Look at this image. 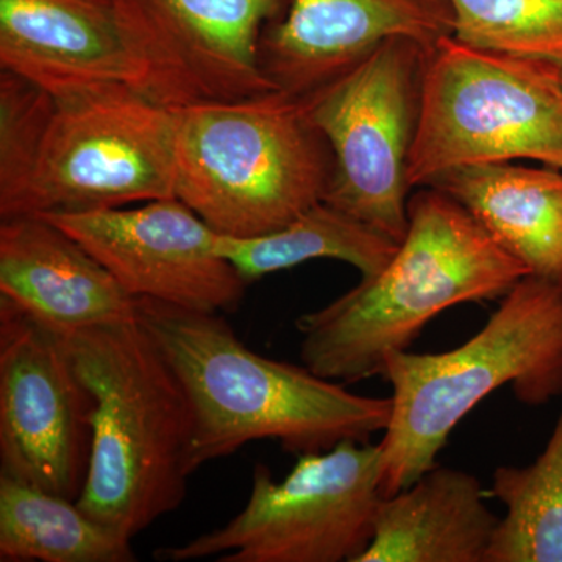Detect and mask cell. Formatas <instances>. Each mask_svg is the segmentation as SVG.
Segmentation results:
<instances>
[{
    "mask_svg": "<svg viewBox=\"0 0 562 562\" xmlns=\"http://www.w3.org/2000/svg\"><path fill=\"white\" fill-rule=\"evenodd\" d=\"M136 319L177 376L194 414L188 469L272 439L284 452H325L386 430L391 397L346 390L312 369L250 350L217 313L136 299Z\"/></svg>",
    "mask_w": 562,
    "mask_h": 562,
    "instance_id": "obj_1",
    "label": "cell"
},
{
    "mask_svg": "<svg viewBox=\"0 0 562 562\" xmlns=\"http://www.w3.org/2000/svg\"><path fill=\"white\" fill-rule=\"evenodd\" d=\"M408 232L386 268L302 314L303 364L342 384L383 376L392 351L408 350L428 322L461 303L502 299L528 276L452 195L422 187Z\"/></svg>",
    "mask_w": 562,
    "mask_h": 562,
    "instance_id": "obj_2",
    "label": "cell"
},
{
    "mask_svg": "<svg viewBox=\"0 0 562 562\" xmlns=\"http://www.w3.org/2000/svg\"><path fill=\"white\" fill-rule=\"evenodd\" d=\"M60 335L92 398L90 464L77 505L133 541L187 497L190 397L138 319Z\"/></svg>",
    "mask_w": 562,
    "mask_h": 562,
    "instance_id": "obj_3",
    "label": "cell"
},
{
    "mask_svg": "<svg viewBox=\"0 0 562 562\" xmlns=\"http://www.w3.org/2000/svg\"><path fill=\"white\" fill-rule=\"evenodd\" d=\"M392 412L380 441L383 497L435 468L454 427L512 384L524 405L562 395V286L527 276L503 295L486 325L442 353L392 351L384 362Z\"/></svg>",
    "mask_w": 562,
    "mask_h": 562,
    "instance_id": "obj_4",
    "label": "cell"
},
{
    "mask_svg": "<svg viewBox=\"0 0 562 562\" xmlns=\"http://www.w3.org/2000/svg\"><path fill=\"white\" fill-rule=\"evenodd\" d=\"M171 110L176 199L220 235H269L324 201L333 154L305 99L272 91Z\"/></svg>",
    "mask_w": 562,
    "mask_h": 562,
    "instance_id": "obj_5",
    "label": "cell"
},
{
    "mask_svg": "<svg viewBox=\"0 0 562 562\" xmlns=\"http://www.w3.org/2000/svg\"><path fill=\"white\" fill-rule=\"evenodd\" d=\"M520 160L562 169V69L442 40L425 63L409 184Z\"/></svg>",
    "mask_w": 562,
    "mask_h": 562,
    "instance_id": "obj_6",
    "label": "cell"
},
{
    "mask_svg": "<svg viewBox=\"0 0 562 562\" xmlns=\"http://www.w3.org/2000/svg\"><path fill=\"white\" fill-rule=\"evenodd\" d=\"M382 492V452L344 441L299 454L283 480L257 464L249 501L227 524L154 557L165 562H357L371 546Z\"/></svg>",
    "mask_w": 562,
    "mask_h": 562,
    "instance_id": "obj_7",
    "label": "cell"
},
{
    "mask_svg": "<svg viewBox=\"0 0 562 562\" xmlns=\"http://www.w3.org/2000/svg\"><path fill=\"white\" fill-rule=\"evenodd\" d=\"M428 54L409 38L383 41L303 98L333 154L324 202L397 244L408 232V162Z\"/></svg>",
    "mask_w": 562,
    "mask_h": 562,
    "instance_id": "obj_8",
    "label": "cell"
},
{
    "mask_svg": "<svg viewBox=\"0 0 562 562\" xmlns=\"http://www.w3.org/2000/svg\"><path fill=\"white\" fill-rule=\"evenodd\" d=\"M161 199H176L172 110L113 90L57 101L31 181L3 220Z\"/></svg>",
    "mask_w": 562,
    "mask_h": 562,
    "instance_id": "obj_9",
    "label": "cell"
},
{
    "mask_svg": "<svg viewBox=\"0 0 562 562\" xmlns=\"http://www.w3.org/2000/svg\"><path fill=\"white\" fill-rule=\"evenodd\" d=\"M143 69L144 91L168 109L246 101L277 91L262 70L265 29L284 0H114Z\"/></svg>",
    "mask_w": 562,
    "mask_h": 562,
    "instance_id": "obj_10",
    "label": "cell"
},
{
    "mask_svg": "<svg viewBox=\"0 0 562 562\" xmlns=\"http://www.w3.org/2000/svg\"><path fill=\"white\" fill-rule=\"evenodd\" d=\"M91 412L60 333L0 299V473L77 502Z\"/></svg>",
    "mask_w": 562,
    "mask_h": 562,
    "instance_id": "obj_11",
    "label": "cell"
},
{
    "mask_svg": "<svg viewBox=\"0 0 562 562\" xmlns=\"http://www.w3.org/2000/svg\"><path fill=\"white\" fill-rule=\"evenodd\" d=\"M43 217L90 251L132 297L217 314L241 306L249 283L217 251L220 233L179 199Z\"/></svg>",
    "mask_w": 562,
    "mask_h": 562,
    "instance_id": "obj_12",
    "label": "cell"
},
{
    "mask_svg": "<svg viewBox=\"0 0 562 562\" xmlns=\"http://www.w3.org/2000/svg\"><path fill=\"white\" fill-rule=\"evenodd\" d=\"M453 32L450 0H291L265 29L260 60L277 91L306 98L383 41L409 38L431 52Z\"/></svg>",
    "mask_w": 562,
    "mask_h": 562,
    "instance_id": "obj_13",
    "label": "cell"
},
{
    "mask_svg": "<svg viewBox=\"0 0 562 562\" xmlns=\"http://www.w3.org/2000/svg\"><path fill=\"white\" fill-rule=\"evenodd\" d=\"M0 70L57 101L113 90L146 95L114 0H0Z\"/></svg>",
    "mask_w": 562,
    "mask_h": 562,
    "instance_id": "obj_14",
    "label": "cell"
},
{
    "mask_svg": "<svg viewBox=\"0 0 562 562\" xmlns=\"http://www.w3.org/2000/svg\"><path fill=\"white\" fill-rule=\"evenodd\" d=\"M0 299L60 333L136 319V297L43 216L2 220Z\"/></svg>",
    "mask_w": 562,
    "mask_h": 562,
    "instance_id": "obj_15",
    "label": "cell"
},
{
    "mask_svg": "<svg viewBox=\"0 0 562 562\" xmlns=\"http://www.w3.org/2000/svg\"><path fill=\"white\" fill-rule=\"evenodd\" d=\"M472 473L436 464L383 497L371 546L357 562H486L498 519Z\"/></svg>",
    "mask_w": 562,
    "mask_h": 562,
    "instance_id": "obj_16",
    "label": "cell"
},
{
    "mask_svg": "<svg viewBox=\"0 0 562 562\" xmlns=\"http://www.w3.org/2000/svg\"><path fill=\"white\" fill-rule=\"evenodd\" d=\"M428 187L452 195L528 276L562 286V169L469 166Z\"/></svg>",
    "mask_w": 562,
    "mask_h": 562,
    "instance_id": "obj_17",
    "label": "cell"
},
{
    "mask_svg": "<svg viewBox=\"0 0 562 562\" xmlns=\"http://www.w3.org/2000/svg\"><path fill=\"white\" fill-rule=\"evenodd\" d=\"M0 561L133 562L132 539L76 501L0 473Z\"/></svg>",
    "mask_w": 562,
    "mask_h": 562,
    "instance_id": "obj_18",
    "label": "cell"
},
{
    "mask_svg": "<svg viewBox=\"0 0 562 562\" xmlns=\"http://www.w3.org/2000/svg\"><path fill=\"white\" fill-rule=\"evenodd\" d=\"M216 247L251 283L312 260L349 262L364 279L386 268L398 244L322 201L281 231L255 238L220 235Z\"/></svg>",
    "mask_w": 562,
    "mask_h": 562,
    "instance_id": "obj_19",
    "label": "cell"
},
{
    "mask_svg": "<svg viewBox=\"0 0 562 562\" xmlns=\"http://www.w3.org/2000/svg\"><path fill=\"white\" fill-rule=\"evenodd\" d=\"M487 495L505 516L486 562H562V406L542 453L524 468L495 469Z\"/></svg>",
    "mask_w": 562,
    "mask_h": 562,
    "instance_id": "obj_20",
    "label": "cell"
},
{
    "mask_svg": "<svg viewBox=\"0 0 562 562\" xmlns=\"http://www.w3.org/2000/svg\"><path fill=\"white\" fill-rule=\"evenodd\" d=\"M453 36L476 49L497 52L562 69V0H450Z\"/></svg>",
    "mask_w": 562,
    "mask_h": 562,
    "instance_id": "obj_21",
    "label": "cell"
},
{
    "mask_svg": "<svg viewBox=\"0 0 562 562\" xmlns=\"http://www.w3.org/2000/svg\"><path fill=\"white\" fill-rule=\"evenodd\" d=\"M57 101L31 81L0 70V220L24 194Z\"/></svg>",
    "mask_w": 562,
    "mask_h": 562,
    "instance_id": "obj_22",
    "label": "cell"
}]
</instances>
